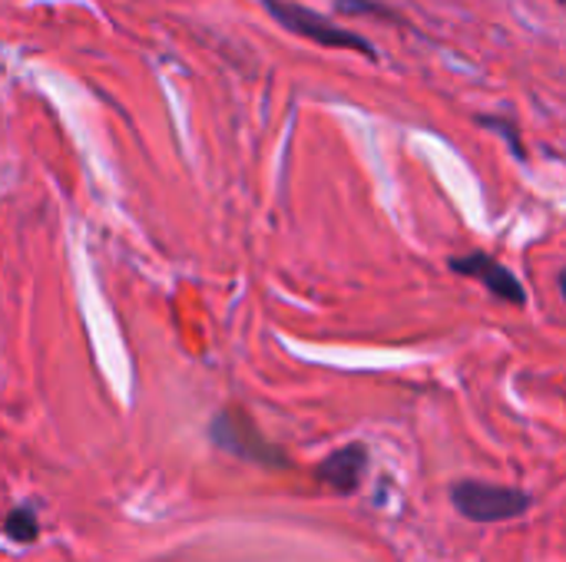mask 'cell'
<instances>
[{
    "instance_id": "cell-1",
    "label": "cell",
    "mask_w": 566,
    "mask_h": 562,
    "mask_svg": "<svg viewBox=\"0 0 566 562\" xmlns=\"http://www.w3.org/2000/svg\"><path fill=\"white\" fill-rule=\"evenodd\" d=\"M451 500L461 517L474 523H501V520H517L531 510V497L514 487H497L484 480H461L451 490Z\"/></svg>"
},
{
    "instance_id": "cell-2",
    "label": "cell",
    "mask_w": 566,
    "mask_h": 562,
    "mask_svg": "<svg viewBox=\"0 0 566 562\" xmlns=\"http://www.w3.org/2000/svg\"><path fill=\"white\" fill-rule=\"evenodd\" d=\"M262 3H265V10H269L285 30H292V33H298V36L318 43V46H332V50H361V53L375 56V46H371L365 36H358L355 30H345V26L332 23V20L322 17V13H312V10L295 7V3H285V0H262Z\"/></svg>"
},
{
    "instance_id": "cell-3",
    "label": "cell",
    "mask_w": 566,
    "mask_h": 562,
    "mask_svg": "<svg viewBox=\"0 0 566 562\" xmlns=\"http://www.w3.org/2000/svg\"><path fill=\"white\" fill-rule=\"evenodd\" d=\"M451 268L458 275H468L474 282H481L491 295H497L501 301H511V305H524L527 295H524V285L517 282L514 272H507L497 258L484 255V252H474V255H464V258H454Z\"/></svg>"
},
{
    "instance_id": "cell-4",
    "label": "cell",
    "mask_w": 566,
    "mask_h": 562,
    "mask_svg": "<svg viewBox=\"0 0 566 562\" xmlns=\"http://www.w3.org/2000/svg\"><path fill=\"white\" fill-rule=\"evenodd\" d=\"M212 437H216L219 447H226V450H232V454H239V457H245V460L282 464V454L272 450V447L259 437V431H255L249 421L235 417V414H219L216 424H212Z\"/></svg>"
},
{
    "instance_id": "cell-5",
    "label": "cell",
    "mask_w": 566,
    "mask_h": 562,
    "mask_svg": "<svg viewBox=\"0 0 566 562\" xmlns=\"http://www.w3.org/2000/svg\"><path fill=\"white\" fill-rule=\"evenodd\" d=\"M365 470H368V450L361 444H348L318 467V480L328 484L335 494H355L365 480Z\"/></svg>"
},
{
    "instance_id": "cell-6",
    "label": "cell",
    "mask_w": 566,
    "mask_h": 562,
    "mask_svg": "<svg viewBox=\"0 0 566 562\" xmlns=\"http://www.w3.org/2000/svg\"><path fill=\"white\" fill-rule=\"evenodd\" d=\"M7 533H10V540H17V543H33L36 533H40L33 510H27V507L10 510V517H7Z\"/></svg>"
},
{
    "instance_id": "cell-7",
    "label": "cell",
    "mask_w": 566,
    "mask_h": 562,
    "mask_svg": "<svg viewBox=\"0 0 566 562\" xmlns=\"http://www.w3.org/2000/svg\"><path fill=\"white\" fill-rule=\"evenodd\" d=\"M338 7L348 10V13H375V17H385V13H388V10H385L381 3H375V0H338Z\"/></svg>"
}]
</instances>
